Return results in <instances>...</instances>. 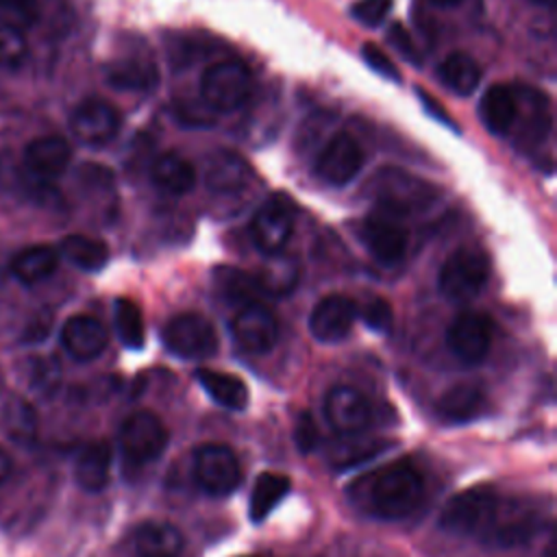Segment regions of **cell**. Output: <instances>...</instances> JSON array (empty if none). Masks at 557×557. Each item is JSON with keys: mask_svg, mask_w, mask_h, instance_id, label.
<instances>
[{"mask_svg": "<svg viewBox=\"0 0 557 557\" xmlns=\"http://www.w3.org/2000/svg\"><path fill=\"white\" fill-rule=\"evenodd\" d=\"M416 94L420 96V102L424 104V109H426V111H429L437 122H442L444 126H448V128H453V131H457V128H459V126H457V124L446 115V111L440 107V102H435V100H433L424 89H416Z\"/></svg>", "mask_w": 557, "mask_h": 557, "instance_id": "obj_42", "label": "cell"}, {"mask_svg": "<svg viewBox=\"0 0 557 557\" xmlns=\"http://www.w3.org/2000/svg\"><path fill=\"white\" fill-rule=\"evenodd\" d=\"M28 57V41L22 30L0 24V67L15 72Z\"/></svg>", "mask_w": 557, "mask_h": 557, "instance_id": "obj_36", "label": "cell"}, {"mask_svg": "<svg viewBox=\"0 0 557 557\" xmlns=\"http://www.w3.org/2000/svg\"><path fill=\"white\" fill-rule=\"evenodd\" d=\"M252 91V74L239 61H218L200 78V96L215 111L239 109Z\"/></svg>", "mask_w": 557, "mask_h": 557, "instance_id": "obj_6", "label": "cell"}, {"mask_svg": "<svg viewBox=\"0 0 557 557\" xmlns=\"http://www.w3.org/2000/svg\"><path fill=\"white\" fill-rule=\"evenodd\" d=\"M213 278H215L218 289H220L226 298L242 300L244 305L257 302L255 296L261 294L255 274L242 272V270H237V268H218L215 274H213Z\"/></svg>", "mask_w": 557, "mask_h": 557, "instance_id": "obj_34", "label": "cell"}, {"mask_svg": "<svg viewBox=\"0 0 557 557\" xmlns=\"http://www.w3.org/2000/svg\"><path fill=\"white\" fill-rule=\"evenodd\" d=\"M361 165H363V150L359 141L348 133H337L320 150L313 163V172L322 183L333 187H344L361 172Z\"/></svg>", "mask_w": 557, "mask_h": 557, "instance_id": "obj_12", "label": "cell"}, {"mask_svg": "<svg viewBox=\"0 0 557 557\" xmlns=\"http://www.w3.org/2000/svg\"><path fill=\"white\" fill-rule=\"evenodd\" d=\"M446 344L459 361L468 366L481 363L492 346V320L481 311L459 313L448 324Z\"/></svg>", "mask_w": 557, "mask_h": 557, "instance_id": "obj_13", "label": "cell"}, {"mask_svg": "<svg viewBox=\"0 0 557 557\" xmlns=\"http://www.w3.org/2000/svg\"><path fill=\"white\" fill-rule=\"evenodd\" d=\"M59 255H63L74 268L83 272H98L109 261V246L102 239L89 235H67L61 246Z\"/></svg>", "mask_w": 557, "mask_h": 557, "instance_id": "obj_31", "label": "cell"}, {"mask_svg": "<svg viewBox=\"0 0 557 557\" xmlns=\"http://www.w3.org/2000/svg\"><path fill=\"white\" fill-rule=\"evenodd\" d=\"M357 318V305L344 294H329L309 313V333L322 344H335L348 337Z\"/></svg>", "mask_w": 557, "mask_h": 557, "instance_id": "obj_17", "label": "cell"}, {"mask_svg": "<svg viewBox=\"0 0 557 557\" xmlns=\"http://www.w3.org/2000/svg\"><path fill=\"white\" fill-rule=\"evenodd\" d=\"M170 442L163 420L148 409L131 413L120 426V448L133 463H150L159 459Z\"/></svg>", "mask_w": 557, "mask_h": 557, "instance_id": "obj_8", "label": "cell"}, {"mask_svg": "<svg viewBox=\"0 0 557 557\" xmlns=\"http://www.w3.org/2000/svg\"><path fill=\"white\" fill-rule=\"evenodd\" d=\"M109 333L104 324L87 313H78L65 320L61 329V344L65 352L76 361H91L107 348Z\"/></svg>", "mask_w": 557, "mask_h": 557, "instance_id": "obj_19", "label": "cell"}, {"mask_svg": "<svg viewBox=\"0 0 557 557\" xmlns=\"http://www.w3.org/2000/svg\"><path fill=\"white\" fill-rule=\"evenodd\" d=\"M39 20V0H0V24L26 33Z\"/></svg>", "mask_w": 557, "mask_h": 557, "instance_id": "obj_35", "label": "cell"}, {"mask_svg": "<svg viewBox=\"0 0 557 557\" xmlns=\"http://www.w3.org/2000/svg\"><path fill=\"white\" fill-rule=\"evenodd\" d=\"M487 276V257L479 248L461 246L444 261L437 276V287L450 302H468L483 289Z\"/></svg>", "mask_w": 557, "mask_h": 557, "instance_id": "obj_3", "label": "cell"}, {"mask_svg": "<svg viewBox=\"0 0 557 557\" xmlns=\"http://www.w3.org/2000/svg\"><path fill=\"white\" fill-rule=\"evenodd\" d=\"M196 381L213 398L215 405L231 409V411H244L248 407V398H250L248 385L239 376H235L231 372L198 368Z\"/></svg>", "mask_w": 557, "mask_h": 557, "instance_id": "obj_25", "label": "cell"}, {"mask_svg": "<svg viewBox=\"0 0 557 557\" xmlns=\"http://www.w3.org/2000/svg\"><path fill=\"white\" fill-rule=\"evenodd\" d=\"M113 322L122 346L139 350L146 344V326L141 309L131 298H117L113 305Z\"/></svg>", "mask_w": 557, "mask_h": 557, "instance_id": "obj_33", "label": "cell"}, {"mask_svg": "<svg viewBox=\"0 0 557 557\" xmlns=\"http://www.w3.org/2000/svg\"><path fill=\"white\" fill-rule=\"evenodd\" d=\"M440 81L457 96H470L481 83V65L468 52H450L437 67Z\"/></svg>", "mask_w": 557, "mask_h": 557, "instance_id": "obj_30", "label": "cell"}, {"mask_svg": "<svg viewBox=\"0 0 557 557\" xmlns=\"http://www.w3.org/2000/svg\"><path fill=\"white\" fill-rule=\"evenodd\" d=\"M533 4H540V7H553V0H529Z\"/></svg>", "mask_w": 557, "mask_h": 557, "instance_id": "obj_45", "label": "cell"}, {"mask_svg": "<svg viewBox=\"0 0 557 557\" xmlns=\"http://www.w3.org/2000/svg\"><path fill=\"white\" fill-rule=\"evenodd\" d=\"M433 4H437V7H455V4H459L461 0H431Z\"/></svg>", "mask_w": 557, "mask_h": 557, "instance_id": "obj_44", "label": "cell"}, {"mask_svg": "<svg viewBox=\"0 0 557 557\" xmlns=\"http://www.w3.org/2000/svg\"><path fill=\"white\" fill-rule=\"evenodd\" d=\"M318 440H320V437H318V426H315L313 418H311L307 411H302V413L298 416V420H296V426H294V442H296L298 450H300L302 455L315 450Z\"/></svg>", "mask_w": 557, "mask_h": 557, "instance_id": "obj_41", "label": "cell"}, {"mask_svg": "<svg viewBox=\"0 0 557 557\" xmlns=\"http://www.w3.org/2000/svg\"><path fill=\"white\" fill-rule=\"evenodd\" d=\"M70 131L81 144L104 146L120 131V113L102 98H87L74 107L70 115Z\"/></svg>", "mask_w": 557, "mask_h": 557, "instance_id": "obj_14", "label": "cell"}, {"mask_svg": "<svg viewBox=\"0 0 557 557\" xmlns=\"http://www.w3.org/2000/svg\"><path fill=\"white\" fill-rule=\"evenodd\" d=\"M326 422L342 435H357L372 422L370 400L350 385H335L324 398Z\"/></svg>", "mask_w": 557, "mask_h": 557, "instance_id": "obj_15", "label": "cell"}, {"mask_svg": "<svg viewBox=\"0 0 557 557\" xmlns=\"http://www.w3.org/2000/svg\"><path fill=\"white\" fill-rule=\"evenodd\" d=\"M361 57H363V61L376 72V74H381L383 78H389V81H400V72H398V67L394 65V61L376 46V44H372V41H366L363 46H361Z\"/></svg>", "mask_w": 557, "mask_h": 557, "instance_id": "obj_40", "label": "cell"}, {"mask_svg": "<svg viewBox=\"0 0 557 557\" xmlns=\"http://www.w3.org/2000/svg\"><path fill=\"white\" fill-rule=\"evenodd\" d=\"M505 496L498 494L492 485H474L457 492L444 505L440 513V527L446 533L476 537L479 542L492 531Z\"/></svg>", "mask_w": 557, "mask_h": 557, "instance_id": "obj_2", "label": "cell"}, {"mask_svg": "<svg viewBox=\"0 0 557 557\" xmlns=\"http://www.w3.org/2000/svg\"><path fill=\"white\" fill-rule=\"evenodd\" d=\"M107 83L120 91H150L159 83L152 61L141 57H124L107 65Z\"/></svg>", "mask_w": 557, "mask_h": 557, "instance_id": "obj_26", "label": "cell"}, {"mask_svg": "<svg viewBox=\"0 0 557 557\" xmlns=\"http://www.w3.org/2000/svg\"><path fill=\"white\" fill-rule=\"evenodd\" d=\"M72 161V148L61 135H39L24 146L22 165L28 178L52 181L61 176Z\"/></svg>", "mask_w": 557, "mask_h": 557, "instance_id": "obj_18", "label": "cell"}, {"mask_svg": "<svg viewBox=\"0 0 557 557\" xmlns=\"http://www.w3.org/2000/svg\"><path fill=\"white\" fill-rule=\"evenodd\" d=\"M487 407V398L481 387L470 383H457L448 387L435 403V413L448 424H463L476 420Z\"/></svg>", "mask_w": 557, "mask_h": 557, "instance_id": "obj_21", "label": "cell"}, {"mask_svg": "<svg viewBox=\"0 0 557 557\" xmlns=\"http://www.w3.org/2000/svg\"><path fill=\"white\" fill-rule=\"evenodd\" d=\"M479 117L494 135H507L518 120L516 91L507 85H490L479 100Z\"/></svg>", "mask_w": 557, "mask_h": 557, "instance_id": "obj_22", "label": "cell"}, {"mask_svg": "<svg viewBox=\"0 0 557 557\" xmlns=\"http://www.w3.org/2000/svg\"><path fill=\"white\" fill-rule=\"evenodd\" d=\"M194 479L209 496L233 494L242 483V466L235 450L218 442L200 444L194 450Z\"/></svg>", "mask_w": 557, "mask_h": 557, "instance_id": "obj_5", "label": "cell"}, {"mask_svg": "<svg viewBox=\"0 0 557 557\" xmlns=\"http://www.w3.org/2000/svg\"><path fill=\"white\" fill-rule=\"evenodd\" d=\"M292 481L285 474L278 472H263L257 476L250 498H248V516L252 522H263L278 503L289 494Z\"/></svg>", "mask_w": 557, "mask_h": 557, "instance_id": "obj_28", "label": "cell"}, {"mask_svg": "<svg viewBox=\"0 0 557 557\" xmlns=\"http://www.w3.org/2000/svg\"><path fill=\"white\" fill-rule=\"evenodd\" d=\"M268 257L270 259L263 263L261 272L255 274L261 294H270V296L289 294L298 283V263L285 252H274Z\"/></svg>", "mask_w": 557, "mask_h": 557, "instance_id": "obj_32", "label": "cell"}, {"mask_svg": "<svg viewBox=\"0 0 557 557\" xmlns=\"http://www.w3.org/2000/svg\"><path fill=\"white\" fill-rule=\"evenodd\" d=\"M387 41L392 44V48L405 59L409 61L411 65H420L422 63V54L418 50V46L413 44V37L409 35V30L400 24V22H394L387 30Z\"/></svg>", "mask_w": 557, "mask_h": 557, "instance_id": "obj_39", "label": "cell"}, {"mask_svg": "<svg viewBox=\"0 0 557 557\" xmlns=\"http://www.w3.org/2000/svg\"><path fill=\"white\" fill-rule=\"evenodd\" d=\"M540 527H542V518L533 505L524 503L522 498L505 496L498 522L487 533L483 544L494 548H518L529 544L537 535Z\"/></svg>", "mask_w": 557, "mask_h": 557, "instance_id": "obj_11", "label": "cell"}, {"mask_svg": "<svg viewBox=\"0 0 557 557\" xmlns=\"http://www.w3.org/2000/svg\"><path fill=\"white\" fill-rule=\"evenodd\" d=\"M59 248L50 244H33L22 248L11 261V274L22 285H37L52 276L59 265Z\"/></svg>", "mask_w": 557, "mask_h": 557, "instance_id": "obj_24", "label": "cell"}, {"mask_svg": "<svg viewBox=\"0 0 557 557\" xmlns=\"http://www.w3.org/2000/svg\"><path fill=\"white\" fill-rule=\"evenodd\" d=\"M357 315H361L363 324L376 333H387L394 322V311L389 302L381 296H370L361 309H357Z\"/></svg>", "mask_w": 557, "mask_h": 557, "instance_id": "obj_37", "label": "cell"}, {"mask_svg": "<svg viewBox=\"0 0 557 557\" xmlns=\"http://www.w3.org/2000/svg\"><path fill=\"white\" fill-rule=\"evenodd\" d=\"M294 233V202L287 194H272L250 220V237L265 252H283Z\"/></svg>", "mask_w": 557, "mask_h": 557, "instance_id": "obj_9", "label": "cell"}, {"mask_svg": "<svg viewBox=\"0 0 557 557\" xmlns=\"http://www.w3.org/2000/svg\"><path fill=\"white\" fill-rule=\"evenodd\" d=\"M426 479L420 466L409 459H394L348 487L355 507L376 520H400L411 516L424 500Z\"/></svg>", "mask_w": 557, "mask_h": 557, "instance_id": "obj_1", "label": "cell"}, {"mask_svg": "<svg viewBox=\"0 0 557 557\" xmlns=\"http://www.w3.org/2000/svg\"><path fill=\"white\" fill-rule=\"evenodd\" d=\"M111 446L107 442L87 444L74 463V481L87 494H98L109 485Z\"/></svg>", "mask_w": 557, "mask_h": 557, "instance_id": "obj_23", "label": "cell"}, {"mask_svg": "<svg viewBox=\"0 0 557 557\" xmlns=\"http://www.w3.org/2000/svg\"><path fill=\"white\" fill-rule=\"evenodd\" d=\"M231 331L235 342L252 355L270 352L278 339L276 315L261 302L244 305L235 313L231 322Z\"/></svg>", "mask_w": 557, "mask_h": 557, "instance_id": "obj_16", "label": "cell"}, {"mask_svg": "<svg viewBox=\"0 0 557 557\" xmlns=\"http://www.w3.org/2000/svg\"><path fill=\"white\" fill-rule=\"evenodd\" d=\"M359 237L368 246L374 259L381 263H398L407 250V231L400 224V215L389 213L376 207L370 215L363 218L359 226Z\"/></svg>", "mask_w": 557, "mask_h": 557, "instance_id": "obj_10", "label": "cell"}, {"mask_svg": "<svg viewBox=\"0 0 557 557\" xmlns=\"http://www.w3.org/2000/svg\"><path fill=\"white\" fill-rule=\"evenodd\" d=\"M150 178L163 191L181 196L194 187L196 170L178 152H165V154L157 157L154 163L150 165Z\"/></svg>", "mask_w": 557, "mask_h": 557, "instance_id": "obj_27", "label": "cell"}, {"mask_svg": "<svg viewBox=\"0 0 557 557\" xmlns=\"http://www.w3.org/2000/svg\"><path fill=\"white\" fill-rule=\"evenodd\" d=\"M246 174H248V165L239 154L231 150H218L215 154H211L207 163L205 181L209 189L218 194H228L239 189L246 183Z\"/></svg>", "mask_w": 557, "mask_h": 557, "instance_id": "obj_29", "label": "cell"}, {"mask_svg": "<svg viewBox=\"0 0 557 557\" xmlns=\"http://www.w3.org/2000/svg\"><path fill=\"white\" fill-rule=\"evenodd\" d=\"M372 183L376 194V207L396 215L422 211L431 207L437 198V189L429 181L396 168L379 172Z\"/></svg>", "mask_w": 557, "mask_h": 557, "instance_id": "obj_4", "label": "cell"}, {"mask_svg": "<svg viewBox=\"0 0 557 557\" xmlns=\"http://www.w3.org/2000/svg\"><path fill=\"white\" fill-rule=\"evenodd\" d=\"M389 9H392V0H357L350 7V15L352 20H357L368 28H376L385 22Z\"/></svg>", "mask_w": 557, "mask_h": 557, "instance_id": "obj_38", "label": "cell"}, {"mask_svg": "<svg viewBox=\"0 0 557 557\" xmlns=\"http://www.w3.org/2000/svg\"><path fill=\"white\" fill-rule=\"evenodd\" d=\"M163 346L181 359H207L218 350V331L200 313L185 311L168 320L161 333Z\"/></svg>", "mask_w": 557, "mask_h": 557, "instance_id": "obj_7", "label": "cell"}, {"mask_svg": "<svg viewBox=\"0 0 557 557\" xmlns=\"http://www.w3.org/2000/svg\"><path fill=\"white\" fill-rule=\"evenodd\" d=\"M248 557H252V555H248Z\"/></svg>", "mask_w": 557, "mask_h": 557, "instance_id": "obj_46", "label": "cell"}, {"mask_svg": "<svg viewBox=\"0 0 557 557\" xmlns=\"http://www.w3.org/2000/svg\"><path fill=\"white\" fill-rule=\"evenodd\" d=\"M185 548L183 533L161 520H148L135 527L131 535V550L135 557H181Z\"/></svg>", "mask_w": 557, "mask_h": 557, "instance_id": "obj_20", "label": "cell"}, {"mask_svg": "<svg viewBox=\"0 0 557 557\" xmlns=\"http://www.w3.org/2000/svg\"><path fill=\"white\" fill-rule=\"evenodd\" d=\"M11 468H13V463H11V457L7 455V450L0 446V483H4L7 479H9V474H11Z\"/></svg>", "mask_w": 557, "mask_h": 557, "instance_id": "obj_43", "label": "cell"}]
</instances>
